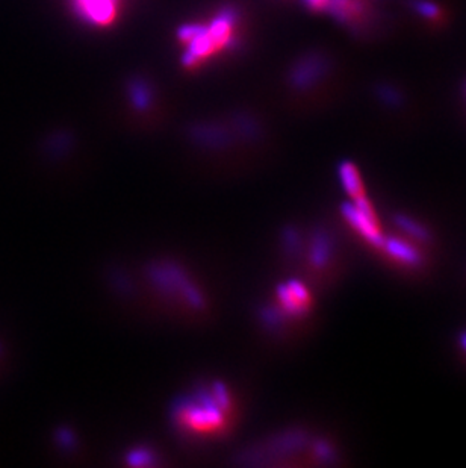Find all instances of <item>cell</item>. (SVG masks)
<instances>
[{
  "mask_svg": "<svg viewBox=\"0 0 466 468\" xmlns=\"http://www.w3.org/2000/svg\"><path fill=\"white\" fill-rule=\"evenodd\" d=\"M235 400L220 385H212L182 400L173 419L182 433L195 438H214L227 432L235 420Z\"/></svg>",
  "mask_w": 466,
  "mask_h": 468,
  "instance_id": "cell-1",
  "label": "cell"
},
{
  "mask_svg": "<svg viewBox=\"0 0 466 468\" xmlns=\"http://www.w3.org/2000/svg\"><path fill=\"white\" fill-rule=\"evenodd\" d=\"M326 11L355 34L368 32L377 22L376 8L371 0H329Z\"/></svg>",
  "mask_w": 466,
  "mask_h": 468,
  "instance_id": "cell-2",
  "label": "cell"
},
{
  "mask_svg": "<svg viewBox=\"0 0 466 468\" xmlns=\"http://www.w3.org/2000/svg\"><path fill=\"white\" fill-rule=\"evenodd\" d=\"M343 214L348 224L368 244L379 248L381 247L383 241H385V235L381 232L374 206H372L367 196L362 197V199L353 200V203H345L343 206Z\"/></svg>",
  "mask_w": 466,
  "mask_h": 468,
  "instance_id": "cell-3",
  "label": "cell"
},
{
  "mask_svg": "<svg viewBox=\"0 0 466 468\" xmlns=\"http://www.w3.org/2000/svg\"><path fill=\"white\" fill-rule=\"evenodd\" d=\"M330 59L323 54H310L295 62L291 71V84L297 90H307L329 75Z\"/></svg>",
  "mask_w": 466,
  "mask_h": 468,
  "instance_id": "cell-4",
  "label": "cell"
},
{
  "mask_svg": "<svg viewBox=\"0 0 466 468\" xmlns=\"http://www.w3.org/2000/svg\"><path fill=\"white\" fill-rule=\"evenodd\" d=\"M76 16L96 28H106L118 16L120 0H71Z\"/></svg>",
  "mask_w": 466,
  "mask_h": 468,
  "instance_id": "cell-5",
  "label": "cell"
},
{
  "mask_svg": "<svg viewBox=\"0 0 466 468\" xmlns=\"http://www.w3.org/2000/svg\"><path fill=\"white\" fill-rule=\"evenodd\" d=\"M381 251H385L389 258L397 261L403 265L407 267H419L422 264V255L418 248L410 244L406 240H400V238H386L381 244Z\"/></svg>",
  "mask_w": 466,
  "mask_h": 468,
  "instance_id": "cell-6",
  "label": "cell"
},
{
  "mask_svg": "<svg viewBox=\"0 0 466 468\" xmlns=\"http://www.w3.org/2000/svg\"><path fill=\"white\" fill-rule=\"evenodd\" d=\"M339 178L344 190L350 194L351 200H357L367 196L364 181H362V176L353 162L344 161L339 165Z\"/></svg>",
  "mask_w": 466,
  "mask_h": 468,
  "instance_id": "cell-7",
  "label": "cell"
},
{
  "mask_svg": "<svg viewBox=\"0 0 466 468\" xmlns=\"http://www.w3.org/2000/svg\"><path fill=\"white\" fill-rule=\"evenodd\" d=\"M129 95L132 99V103L138 109H146L150 102H152V91L146 82L142 80H133L129 87Z\"/></svg>",
  "mask_w": 466,
  "mask_h": 468,
  "instance_id": "cell-8",
  "label": "cell"
},
{
  "mask_svg": "<svg viewBox=\"0 0 466 468\" xmlns=\"http://www.w3.org/2000/svg\"><path fill=\"white\" fill-rule=\"evenodd\" d=\"M409 6L424 18L438 22L442 18V9L431 0H409Z\"/></svg>",
  "mask_w": 466,
  "mask_h": 468,
  "instance_id": "cell-9",
  "label": "cell"
},
{
  "mask_svg": "<svg viewBox=\"0 0 466 468\" xmlns=\"http://www.w3.org/2000/svg\"><path fill=\"white\" fill-rule=\"evenodd\" d=\"M376 95L377 97L389 107H401L403 105V95L401 91L391 84H377L376 85Z\"/></svg>",
  "mask_w": 466,
  "mask_h": 468,
  "instance_id": "cell-10",
  "label": "cell"
},
{
  "mask_svg": "<svg viewBox=\"0 0 466 468\" xmlns=\"http://www.w3.org/2000/svg\"><path fill=\"white\" fill-rule=\"evenodd\" d=\"M397 223L403 229V231L407 232L412 238H415V240H429L427 229L424 226H421L419 223H417L415 220H413V218L406 217V215H400L397 218Z\"/></svg>",
  "mask_w": 466,
  "mask_h": 468,
  "instance_id": "cell-11",
  "label": "cell"
},
{
  "mask_svg": "<svg viewBox=\"0 0 466 468\" xmlns=\"http://www.w3.org/2000/svg\"><path fill=\"white\" fill-rule=\"evenodd\" d=\"M303 4L306 8L319 13V11H326L329 0H303Z\"/></svg>",
  "mask_w": 466,
  "mask_h": 468,
  "instance_id": "cell-12",
  "label": "cell"
},
{
  "mask_svg": "<svg viewBox=\"0 0 466 468\" xmlns=\"http://www.w3.org/2000/svg\"><path fill=\"white\" fill-rule=\"evenodd\" d=\"M460 346H462L463 350L466 352V334H463V335L460 337Z\"/></svg>",
  "mask_w": 466,
  "mask_h": 468,
  "instance_id": "cell-13",
  "label": "cell"
},
{
  "mask_svg": "<svg viewBox=\"0 0 466 468\" xmlns=\"http://www.w3.org/2000/svg\"><path fill=\"white\" fill-rule=\"evenodd\" d=\"M465 92H466V82H465Z\"/></svg>",
  "mask_w": 466,
  "mask_h": 468,
  "instance_id": "cell-14",
  "label": "cell"
}]
</instances>
